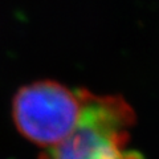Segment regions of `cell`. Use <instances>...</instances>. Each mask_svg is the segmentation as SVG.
I'll use <instances>...</instances> for the list:
<instances>
[{
	"instance_id": "1",
	"label": "cell",
	"mask_w": 159,
	"mask_h": 159,
	"mask_svg": "<svg viewBox=\"0 0 159 159\" xmlns=\"http://www.w3.org/2000/svg\"><path fill=\"white\" fill-rule=\"evenodd\" d=\"M82 110L74 131L40 159H142L129 148L135 113L119 96H98L81 89Z\"/></svg>"
},
{
	"instance_id": "2",
	"label": "cell",
	"mask_w": 159,
	"mask_h": 159,
	"mask_svg": "<svg viewBox=\"0 0 159 159\" xmlns=\"http://www.w3.org/2000/svg\"><path fill=\"white\" fill-rule=\"evenodd\" d=\"M81 110V89L72 90L53 80L21 86L12 101V119L19 133L43 150L69 138Z\"/></svg>"
}]
</instances>
